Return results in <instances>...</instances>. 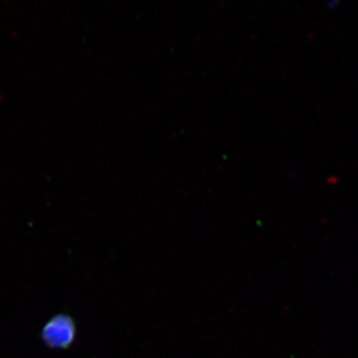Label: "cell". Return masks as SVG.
<instances>
[{
  "label": "cell",
  "instance_id": "6da1fadb",
  "mask_svg": "<svg viewBox=\"0 0 358 358\" xmlns=\"http://www.w3.org/2000/svg\"><path fill=\"white\" fill-rule=\"evenodd\" d=\"M41 338L49 348H69L76 338V324L64 314L52 317L42 328Z\"/></svg>",
  "mask_w": 358,
  "mask_h": 358
}]
</instances>
